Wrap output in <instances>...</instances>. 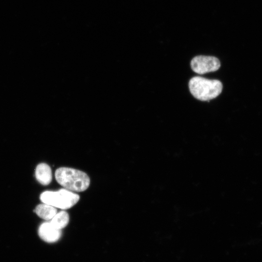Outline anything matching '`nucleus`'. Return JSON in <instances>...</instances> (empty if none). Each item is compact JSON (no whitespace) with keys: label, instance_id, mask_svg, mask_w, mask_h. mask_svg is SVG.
<instances>
[{"label":"nucleus","instance_id":"nucleus-1","mask_svg":"<svg viewBox=\"0 0 262 262\" xmlns=\"http://www.w3.org/2000/svg\"><path fill=\"white\" fill-rule=\"evenodd\" d=\"M55 177L59 184L72 191H84L90 185L88 176L85 172L74 168L60 167L55 171Z\"/></svg>","mask_w":262,"mask_h":262},{"label":"nucleus","instance_id":"nucleus-7","mask_svg":"<svg viewBox=\"0 0 262 262\" xmlns=\"http://www.w3.org/2000/svg\"><path fill=\"white\" fill-rule=\"evenodd\" d=\"M57 212L55 207L44 203L38 205L35 209L36 214L46 220L51 219L57 213Z\"/></svg>","mask_w":262,"mask_h":262},{"label":"nucleus","instance_id":"nucleus-6","mask_svg":"<svg viewBox=\"0 0 262 262\" xmlns=\"http://www.w3.org/2000/svg\"><path fill=\"white\" fill-rule=\"evenodd\" d=\"M35 176L37 181L43 185L49 184L52 180L50 167L45 163L38 164L35 169Z\"/></svg>","mask_w":262,"mask_h":262},{"label":"nucleus","instance_id":"nucleus-2","mask_svg":"<svg viewBox=\"0 0 262 262\" xmlns=\"http://www.w3.org/2000/svg\"><path fill=\"white\" fill-rule=\"evenodd\" d=\"M189 88L195 98L201 101H209L221 93L223 85L221 82L217 80H209L196 76L190 79Z\"/></svg>","mask_w":262,"mask_h":262},{"label":"nucleus","instance_id":"nucleus-5","mask_svg":"<svg viewBox=\"0 0 262 262\" xmlns=\"http://www.w3.org/2000/svg\"><path fill=\"white\" fill-rule=\"evenodd\" d=\"M38 233L42 240L49 243L57 242L62 235L61 229L55 228L49 222H44L40 225Z\"/></svg>","mask_w":262,"mask_h":262},{"label":"nucleus","instance_id":"nucleus-4","mask_svg":"<svg viewBox=\"0 0 262 262\" xmlns=\"http://www.w3.org/2000/svg\"><path fill=\"white\" fill-rule=\"evenodd\" d=\"M191 67L196 73L203 74L217 70L220 67V62L214 56L198 55L191 61Z\"/></svg>","mask_w":262,"mask_h":262},{"label":"nucleus","instance_id":"nucleus-3","mask_svg":"<svg viewBox=\"0 0 262 262\" xmlns=\"http://www.w3.org/2000/svg\"><path fill=\"white\" fill-rule=\"evenodd\" d=\"M40 199L44 203L66 210L75 205L79 201L80 196L65 188L57 191H45L41 194Z\"/></svg>","mask_w":262,"mask_h":262},{"label":"nucleus","instance_id":"nucleus-8","mask_svg":"<svg viewBox=\"0 0 262 262\" xmlns=\"http://www.w3.org/2000/svg\"><path fill=\"white\" fill-rule=\"evenodd\" d=\"M69 220V217L68 213L65 211H62L57 213L51 219L50 222L55 228L61 229L67 225Z\"/></svg>","mask_w":262,"mask_h":262}]
</instances>
